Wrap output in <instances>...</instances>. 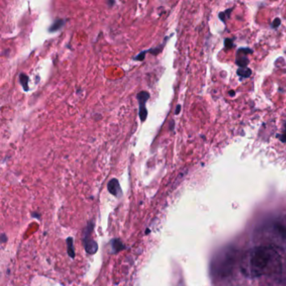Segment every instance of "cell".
I'll list each match as a JSON object with an SVG mask.
<instances>
[{
  "mask_svg": "<svg viewBox=\"0 0 286 286\" xmlns=\"http://www.w3.org/2000/svg\"><path fill=\"white\" fill-rule=\"evenodd\" d=\"M282 262L278 252L271 247H257L243 256L241 271L248 278H258L281 272Z\"/></svg>",
  "mask_w": 286,
  "mask_h": 286,
  "instance_id": "1",
  "label": "cell"
},
{
  "mask_svg": "<svg viewBox=\"0 0 286 286\" xmlns=\"http://www.w3.org/2000/svg\"><path fill=\"white\" fill-rule=\"evenodd\" d=\"M236 252L233 249H226L219 253L212 263V273L214 278L222 279L228 276L235 265Z\"/></svg>",
  "mask_w": 286,
  "mask_h": 286,
  "instance_id": "2",
  "label": "cell"
},
{
  "mask_svg": "<svg viewBox=\"0 0 286 286\" xmlns=\"http://www.w3.org/2000/svg\"><path fill=\"white\" fill-rule=\"evenodd\" d=\"M149 98V93L146 91H141L137 94L138 102L140 106V121L144 123L146 120L148 116V111L146 108L147 101Z\"/></svg>",
  "mask_w": 286,
  "mask_h": 286,
  "instance_id": "3",
  "label": "cell"
},
{
  "mask_svg": "<svg viewBox=\"0 0 286 286\" xmlns=\"http://www.w3.org/2000/svg\"><path fill=\"white\" fill-rule=\"evenodd\" d=\"M92 230H93V228H92L91 230L86 232V234L84 236V246H85L86 251L89 254H95L96 252L98 251V244L90 238Z\"/></svg>",
  "mask_w": 286,
  "mask_h": 286,
  "instance_id": "4",
  "label": "cell"
},
{
  "mask_svg": "<svg viewBox=\"0 0 286 286\" xmlns=\"http://www.w3.org/2000/svg\"><path fill=\"white\" fill-rule=\"evenodd\" d=\"M107 190L110 193L115 196H119L122 193L121 187L119 185V181L117 179H112L107 184Z\"/></svg>",
  "mask_w": 286,
  "mask_h": 286,
  "instance_id": "5",
  "label": "cell"
},
{
  "mask_svg": "<svg viewBox=\"0 0 286 286\" xmlns=\"http://www.w3.org/2000/svg\"><path fill=\"white\" fill-rule=\"evenodd\" d=\"M64 24H65L64 19H59L54 21V23L52 24L51 27H50V32H55V31H58V30H60V29L64 26Z\"/></svg>",
  "mask_w": 286,
  "mask_h": 286,
  "instance_id": "6",
  "label": "cell"
},
{
  "mask_svg": "<svg viewBox=\"0 0 286 286\" xmlns=\"http://www.w3.org/2000/svg\"><path fill=\"white\" fill-rule=\"evenodd\" d=\"M19 82H20L21 86H23L25 91H28L29 90V77L25 73H20L19 74Z\"/></svg>",
  "mask_w": 286,
  "mask_h": 286,
  "instance_id": "7",
  "label": "cell"
},
{
  "mask_svg": "<svg viewBox=\"0 0 286 286\" xmlns=\"http://www.w3.org/2000/svg\"><path fill=\"white\" fill-rule=\"evenodd\" d=\"M67 244H68V254L70 256L71 258H75L74 248H73V239L72 237H68L67 240Z\"/></svg>",
  "mask_w": 286,
  "mask_h": 286,
  "instance_id": "8",
  "label": "cell"
},
{
  "mask_svg": "<svg viewBox=\"0 0 286 286\" xmlns=\"http://www.w3.org/2000/svg\"><path fill=\"white\" fill-rule=\"evenodd\" d=\"M180 111H181V105H178L175 110V114H179Z\"/></svg>",
  "mask_w": 286,
  "mask_h": 286,
  "instance_id": "9",
  "label": "cell"
}]
</instances>
